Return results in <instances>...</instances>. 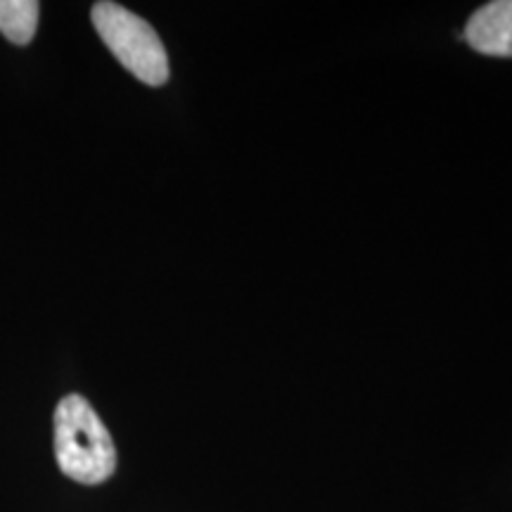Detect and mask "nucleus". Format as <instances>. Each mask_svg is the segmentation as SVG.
Segmentation results:
<instances>
[{"label":"nucleus","mask_w":512,"mask_h":512,"mask_svg":"<svg viewBox=\"0 0 512 512\" xmlns=\"http://www.w3.org/2000/svg\"><path fill=\"white\" fill-rule=\"evenodd\" d=\"M55 460L74 482L95 486L117 470V448L105 422L81 394H69L55 408Z\"/></svg>","instance_id":"f257e3e1"},{"label":"nucleus","mask_w":512,"mask_h":512,"mask_svg":"<svg viewBox=\"0 0 512 512\" xmlns=\"http://www.w3.org/2000/svg\"><path fill=\"white\" fill-rule=\"evenodd\" d=\"M93 27L110 53L138 81L147 86H164L169 81V55L157 31L117 3H95L91 10Z\"/></svg>","instance_id":"f03ea898"},{"label":"nucleus","mask_w":512,"mask_h":512,"mask_svg":"<svg viewBox=\"0 0 512 512\" xmlns=\"http://www.w3.org/2000/svg\"><path fill=\"white\" fill-rule=\"evenodd\" d=\"M463 38L482 55L512 57V0L482 5L467 22Z\"/></svg>","instance_id":"7ed1b4c3"},{"label":"nucleus","mask_w":512,"mask_h":512,"mask_svg":"<svg viewBox=\"0 0 512 512\" xmlns=\"http://www.w3.org/2000/svg\"><path fill=\"white\" fill-rule=\"evenodd\" d=\"M38 10L34 0H0V34L15 46H27L36 34Z\"/></svg>","instance_id":"20e7f679"}]
</instances>
